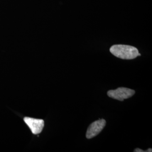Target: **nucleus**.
I'll list each match as a JSON object with an SVG mask.
<instances>
[{"instance_id": "f257e3e1", "label": "nucleus", "mask_w": 152, "mask_h": 152, "mask_svg": "<svg viewBox=\"0 0 152 152\" xmlns=\"http://www.w3.org/2000/svg\"><path fill=\"white\" fill-rule=\"evenodd\" d=\"M110 53L115 56L126 60H130L141 56L136 48L125 45H115L110 49Z\"/></svg>"}, {"instance_id": "f03ea898", "label": "nucleus", "mask_w": 152, "mask_h": 152, "mask_svg": "<svg viewBox=\"0 0 152 152\" xmlns=\"http://www.w3.org/2000/svg\"><path fill=\"white\" fill-rule=\"evenodd\" d=\"M135 93V90L126 87H119L116 90H109L107 92L109 97L120 101L132 97Z\"/></svg>"}, {"instance_id": "7ed1b4c3", "label": "nucleus", "mask_w": 152, "mask_h": 152, "mask_svg": "<svg viewBox=\"0 0 152 152\" xmlns=\"http://www.w3.org/2000/svg\"><path fill=\"white\" fill-rule=\"evenodd\" d=\"M105 125L106 121L104 119L98 120L92 122L87 129L86 134V138L90 139L95 136H97L103 130Z\"/></svg>"}, {"instance_id": "20e7f679", "label": "nucleus", "mask_w": 152, "mask_h": 152, "mask_svg": "<svg viewBox=\"0 0 152 152\" xmlns=\"http://www.w3.org/2000/svg\"><path fill=\"white\" fill-rule=\"evenodd\" d=\"M24 121L34 135L41 133L44 129L45 122L43 120L31 117H24Z\"/></svg>"}, {"instance_id": "39448f33", "label": "nucleus", "mask_w": 152, "mask_h": 152, "mask_svg": "<svg viewBox=\"0 0 152 152\" xmlns=\"http://www.w3.org/2000/svg\"><path fill=\"white\" fill-rule=\"evenodd\" d=\"M134 152H145V151H142V150H141L140 149H139V148H136L135 149V151H134Z\"/></svg>"}, {"instance_id": "423d86ee", "label": "nucleus", "mask_w": 152, "mask_h": 152, "mask_svg": "<svg viewBox=\"0 0 152 152\" xmlns=\"http://www.w3.org/2000/svg\"><path fill=\"white\" fill-rule=\"evenodd\" d=\"M152 149H148V151H146L145 152H152Z\"/></svg>"}]
</instances>
